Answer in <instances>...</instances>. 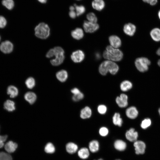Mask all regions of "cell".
<instances>
[{"label": "cell", "mask_w": 160, "mask_h": 160, "mask_svg": "<svg viewBox=\"0 0 160 160\" xmlns=\"http://www.w3.org/2000/svg\"><path fill=\"white\" fill-rule=\"evenodd\" d=\"M46 56L49 58L55 57V58L51 60L50 62L53 65L58 66L62 63L64 60V51L60 47H55L47 52Z\"/></svg>", "instance_id": "6da1fadb"}, {"label": "cell", "mask_w": 160, "mask_h": 160, "mask_svg": "<svg viewBox=\"0 0 160 160\" xmlns=\"http://www.w3.org/2000/svg\"><path fill=\"white\" fill-rule=\"evenodd\" d=\"M119 70L118 65L114 62L109 60L105 61L100 65L99 71L103 76L105 75L109 72L112 75L116 74Z\"/></svg>", "instance_id": "7a4b0ae2"}, {"label": "cell", "mask_w": 160, "mask_h": 160, "mask_svg": "<svg viewBox=\"0 0 160 160\" xmlns=\"http://www.w3.org/2000/svg\"><path fill=\"white\" fill-rule=\"evenodd\" d=\"M103 55L105 59L119 61L122 59L123 54L119 49L114 48L111 46H108L106 47V50L104 52Z\"/></svg>", "instance_id": "3957f363"}, {"label": "cell", "mask_w": 160, "mask_h": 160, "mask_svg": "<svg viewBox=\"0 0 160 160\" xmlns=\"http://www.w3.org/2000/svg\"><path fill=\"white\" fill-rule=\"evenodd\" d=\"M35 35L40 39H45L48 38L50 34V28L48 25L44 23H40L35 28Z\"/></svg>", "instance_id": "277c9868"}, {"label": "cell", "mask_w": 160, "mask_h": 160, "mask_svg": "<svg viewBox=\"0 0 160 160\" xmlns=\"http://www.w3.org/2000/svg\"><path fill=\"white\" fill-rule=\"evenodd\" d=\"M135 63L136 68L139 71L144 72L148 70L151 62L147 58L141 57L137 58Z\"/></svg>", "instance_id": "5b68a950"}, {"label": "cell", "mask_w": 160, "mask_h": 160, "mask_svg": "<svg viewBox=\"0 0 160 160\" xmlns=\"http://www.w3.org/2000/svg\"><path fill=\"white\" fill-rule=\"evenodd\" d=\"M133 145L136 154H143L145 153L146 145L144 141L140 140H137L134 142Z\"/></svg>", "instance_id": "8992f818"}, {"label": "cell", "mask_w": 160, "mask_h": 160, "mask_svg": "<svg viewBox=\"0 0 160 160\" xmlns=\"http://www.w3.org/2000/svg\"><path fill=\"white\" fill-rule=\"evenodd\" d=\"M84 28L86 32L92 33L97 30L99 25L96 23H93L87 21H84L83 24Z\"/></svg>", "instance_id": "52a82bcc"}, {"label": "cell", "mask_w": 160, "mask_h": 160, "mask_svg": "<svg viewBox=\"0 0 160 160\" xmlns=\"http://www.w3.org/2000/svg\"><path fill=\"white\" fill-rule=\"evenodd\" d=\"M128 97L127 95L124 93L120 95L116 99V102L118 105L121 108H124L128 105Z\"/></svg>", "instance_id": "ba28073f"}, {"label": "cell", "mask_w": 160, "mask_h": 160, "mask_svg": "<svg viewBox=\"0 0 160 160\" xmlns=\"http://www.w3.org/2000/svg\"><path fill=\"white\" fill-rule=\"evenodd\" d=\"M126 139L131 142H135L137 140L138 137V132L132 128L127 131L125 133Z\"/></svg>", "instance_id": "9c48e42d"}, {"label": "cell", "mask_w": 160, "mask_h": 160, "mask_svg": "<svg viewBox=\"0 0 160 160\" xmlns=\"http://www.w3.org/2000/svg\"><path fill=\"white\" fill-rule=\"evenodd\" d=\"M84 52L81 50H78L73 52L71 55L72 60L75 63L81 62L84 58Z\"/></svg>", "instance_id": "30bf717a"}, {"label": "cell", "mask_w": 160, "mask_h": 160, "mask_svg": "<svg viewBox=\"0 0 160 160\" xmlns=\"http://www.w3.org/2000/svg\"><path fill=\"white\" fill-rule=\"evenodd\" d=\"M125 113L127 116L129 118L134 119L138 116V111L136 107L131 106L126 109Z\"/></svg>", "instance_id": "8fae6325"}, {"label": "cell", "mask_w": 160, "mask_h": 160, "mask_svg": "<svg viewBox=\"0 0 160 160\" xmlns=\"http://www.w3.org/2000/svg\"><path fill=\"white\" fill-rule=\"evenodd\" d=\"M13 45L10 41H6L2 42L0 45L1 50L4 53H9L13 49Z\"/></svg>", "instance_id": "7c38bea8"}, {"label": "cell", "mask_w": 160, "mask_h": 160, "mask_svg": "<svg viewBox=\"0 0 160 160\" xmlns=\"http://www.w3.org/2000/svg\"><path fill=\"white\" fill-rule=\"evenodd\" d=\"M123 30L127 35L132 36L134 35L136 31V27L134 24L129 23L124 25Z\"/></svg>", "instance_id": "4fadbf2b"}, {"label": "cell", "mask_w": 160, "mask_h": 160, "mask_svg": "<svg viewBox=\"0 0 160 160\" xmlns=\"http://www.w3.org/2000/svg\"><path fill=\"white\" fill-rule=\"evenodd\" d=\"M111 46L114 48H118L121 45V41L120 38L116 35H112L109 38Z\"/></svg>", "instance_id": "5bb4252c"}, {"label": "cell", "mask_w": 160, "mask_h": 160, "mask_svg": "<svg viewBox=\"0 0 160 160\" xmlns=\"http://www.w3.org/2000/svg\"><path fill=\"white\" fill-rule=\"evenodd\" d=\"M92 113V110L89 107L85 106L81 110L80 117L82 119H89L91 117Z\"/></svg>", "instance_id": "9a60e30c"}, {"label": "cell", "mask_w": 160, "mask_h": 160, "mask_svg": "<svg viewBox=\"0 0 160 160\" xmlns=\"http://www.w3.org/2000/svg\"><path fill=\"white\" fill-rule=\"evenodd\" d=\"M17 147V144L12 141L6 143L4 145L5 150L9 153H12L15 151Z\"/></svg>", "instance_id": "2e32d148"}, {"label": "cell", "mask_w": 160, "mask_h": 160, "mask_svg": "<svg viewBox=\"0 0 160 160\" xmlns=\"http://www.w3.org/2000/svg\"><path fill=\"white\" fill-rule=\"evenodd\" d=\"M92 5L94 9L100 11L104 8L105 3L103 0H94L92 2Z\"/></svg>", "instance_id": "e0dca14e"}, {"label": "cell", "mask_w": 160, "mask_h": 160, "mask_svg": "<svg viewBox=\"0 0 160 160\" xmlns=\"http://www.w3.org/2000/svg\"><path fill=\"white\" fill-rule=\"evenodd\" d=\"M24 97L25 100L31 104L34 103L37 99L36 94L31 92H28L25 93Z\"/></svg>", "instance_id": "ac0fdd59"}, {"label": "cell", "mask_w": 160, "mask_h": 160, "mask_svg": "<svg viewBox=\"0 0 160 160\" xmlns=\"http://www.w3.org/2000/svg\"><path fill=\"white\" fill-rule=\"evenodd\" d=\"M72 37L75 39L79 40L84 36V34L83 30L80 28H77L71 32Z\"/></svg>", "instance_id": "d6986e66"}, {"label": "cell", "mask_w": 160, "mask_h": 160, "mask_svg": "<svg viewBox=\"0 0 160 160\" xmlns=\"http://www.w3.org/2000/svg\"><path fill=\"white\" fill-rule=\"evenodd\" d=\"M152 39L154 41L159 42L160 41V29L156 28L152 29L150 32Z\"/></svg>", "instance_id": "ffe728a7"}, {"label": "cell", "mask_w": 160, "mask_h": 160, "mask_svg": "<svg viewBox=\"0 0 160 160\" xmlns=\"http://www.w3.org/2000/svg\"><path fill=\"white\" fill-rule=\"evenodd\" d=\"M56 77L58 80L63 82H65L67 79L68 74L65 70H62L56 73Z\"/></svg>", "instance_id": "44dd1931"}, {"label": "cell", "mask_w": 160, "mask_h": 160, "mask_svg": "<svg viewBox=\"0 0 160 160\" xmlns=\"http://www.w3.org/2000/svg\"><path fill=\"white\" fill-rule=\"evenodd\" d=\"M132 87V83L129 80H125L122 81L120 84L121 90L123 92L127 91Z\"/></svg>", "instance_id": "7402d4cb"}, {"label": "cell", "mask_w": 160, "mask_h": 160, "mask_svg": "<svg viewBox=\"0 0 160 160\" xmlns=\"http://www.w3.org/2000/svg\"><path fill=\"white\" fill-rule=\"evenodd\" d=\"M115 148L119 151H124L127 147L126 143L123 141L118 140H116L114 143Z\"/></svg>", "instance_id": "603a6c76"}, {"label": "cell", "mask_w": 160, "mask_h": 160, "mask_svg": "<svg viewBox=\"0 0 160 160\" xmlns=\"http://www.w3.org/2000/svg\"><path fill=\"white\" fill-rule=\"evenodd\" d=\"M112 121L114 125L121 127L123 123V120L120 113H115L112 117Z\"/></svg>", "instance_id": "cb8c5ba5"}, {"label": "cell", "mask_w": 160, "mask_h": 160, "mask_svg": "<svg viewBox=\"0 0 160 160\" xmlns=\"http://www.w3.org/2000/svg\"><path fill=\"white\" fill-rule=\"evenodd\" d=\"M7 93L11 98H14L17 96L18 94V90L15 87L10 85L7 89Z\"/></svg>", "instance_id": "d4e9b609"}, {"label": "cell", "mask_w": 160, "mask_h": 160, "mask_svg": "<svg viewBox=\"0 0 160 160\" xmlns=\"http://www.w3.org/2000/svg\"><path fill=\"white\" fill-rule=\"evenodd\" d=\"M4 108L9 111H12L15 109V103L10 100H7L4 102Z\"/></svg>", "instance_id": "484cf974"}, {"label": "cell", "mask_w": 160, "mask_h": 160, "mask_svg": "<svg viewBox=\"0 0 160 160\" xmlns=\"http://www.w3.org/2000/svg\"><path fill=\"white\" fill-rule=\"evenodd\" d=\"M77 145L72 142L68 143L66 145V149L67 152L70 154L75 153L77 150Z\"/></svg>", "instance_id": "4316f807"}, {"label": "cell", "mask_w": 160, "mask_h": 160, "mask_svg": "<svg viewBox=\"0 0 160 160\" xmlns=\"http://www.w3.org/2000/svg\"><path fill=\"white\" fill-rule=\"evenodd\" d=\"M99 146V143L97 141L93 140L89 143V147L92 152L95 153L98 151Z\"/></svg>", "instance_id": "83f0119b"}, {"label": "cell", "mask_w": 160, "mask_h": 160, "mask_svg": "<svg viewBox=\"0 0 160 160\" xmlns=\"http://www.w3.org/2000/svg\"><path fill=\"white\" fill-rule=\"evenodd\" d=\"M78 154L80 158L82 159H85L89 157V150L87 148H83L79 151Z\"/></svg>", "instance_id": "f1b7e54d"}, {"label": "cell", "mask_w": 160, "mask_h": 160, "mask_svg": "<svg viewBox=\"0 0 160 160\" xmlns=\"http://www.w3.org/2000/svg\"><path fill=\"white\" fill-rule=\"evenodd\" d=\"M151 121L150 119L145 118L141 121L140 127L143 129H146L151 126Z\"/></svg>", "instance_id": "f546056e"}, {"label": "cell", "mask_w": 160, "mask_h": 160, "mask_svg": "<svg viewBox=\"0 0 160 160\" xmlns=\"http://www.w3.org/2000/svg\"><path fill=\"white\" fill-rule=\"evenodd\" d=\"M25 84L28 88L32 89L35 85V80L33 78L29 77L26 80Z\"/></svg>", "instance_id": "4dcf8cb0"}, {"label": "cell", "mask_w": 160, "mask_h": 160, "mask_svg": "<svg viewBox=\"0 0 160 160\" xmlns=\"http://www.w3.org/2000/svg\"><path fill=\"white\" fill-rule=\"evenodd\" d=\"M2 4L3 6L9 10L12 9L14 6L13 0H3Z\"/></svg>", "instance_id": "1f68e13d"}, {"label": "cell", "mask_w": 160, "mask_h": 160, "mask_svg": "<svg viewBox=\"0 0 160 160\" xmlns=\"http://www.w3.org/2000/svg\"><path fill=\"white\" fill-rule=\"evenodd\" d=\"M74 6L75 7L76 12L77 16L82 15L85 11V7L83 5H77L76 4H74Z\"/></svg>", "instance_id": "d6a6232c"}, {"label": "cell", "mask_w": 160, "mask_h": 160, "mask_svg": "<svg viewBox=\"0 0 160 160\" xmlns=\"http://www.w3.org/2000/svg\"><path fill=\"white\" fill-rule=\"evenodd\" d=\"M44 150L47 153H52L55 151V148L54 146L52 143H49L45 146Z\"/></svg>", "instance_id": "836d02e7"}, {"label": "cell", "mask_w": 160, "mask_h": 160, "mask_svg": "<svg viewBox=\"0 0 160 160\" xmlns=\"http://www.w3.org/2000/svg\"><path fill=\"white\" fill-rule=\"evenodd\" d=\"M87 18L89 21L96 23L97 19L95 14L93 12H90L87 14Z\"/></svg>", "instance_id": "e575fe53"}, {"label": "cell", "mask_w": 160, "mask_h": 160, "mask_svg": "<svg viewBox=\"0 0 160 160\" xmlns=\"http://www.w3.org/2000/svg\"><path fill=\"white\" fill-rule=\"evenodd\" d=\"M107 108L106 106L103 104L99 105L97 107L98 113L100 114H105L107 112Z\"/></svg>", "instance_id": "d590c367"}, {"label": "cell", "mask_w": 160, "mask_h": 160, "mask_svg": "<svg viewBox=\"0 0 160 160\" xmlns=\"http://www.w3.org/2000/svg\"><path fill=\"white\" fill-rule=\"evenodd\" d=\"M11 156L9 154L4 152H0V160H12Z\"/></svg>", "instance_id": "8d00e7d4"}, {"label": "cell", "mask_w": 160, "mask_h": 160, "mask_svg": "<svg viewBox=\"0 0 160 160\" xmlns=\"http://www.w3.org/2000/svg\"><path fill=\"white\" fill-rule=\"evenodd\" d=\"M84 97V94L81 92L77 94L73 95L72 97V99L73 101L77 102L82 99Z\"/></svg>", "instance_id": "74e56055"}, {"label": "cell", "mask_w": 160, "mask_h": 160, "mask_svg": "<svg viewBox=\"0 0 160 160\" xmlns=\"http://www.w3.org/2000/svg\"><path fill=\"white\" fill-rule=\"evenodd\" d=\"M108 129L104 127H101L99 130V134L102 136L104 137L107 136L108 134Z\"/></svg>", "instance_id": "f35d334b"}, {"label": "cell", "mask_w": 160, "mask_h": 160, "mask_svg": "<svg viewBox=\"0 0 160 160\" xmlns=\"http://www.w3.org/2000/svg\"><path fill=\"white\" fill-rule=\"evenodd\" d=\"M8 137L7 135H0V148H2L4 145V142L6 141Z\"/></svg>", "instance_id": "ab89813d"}, {"label": "cell", "mask_w": 160, "mask_h": 160, "mask_svg": "<svg viewBox=\"0 0 160 160\" xmlns=\"http://www.w3.org/2000/svg\"><path fill=\"white\" fill-rule=\"evenodd\" d=\"M6 24L7 21L5 18L2 16H0V28H4Z\"/></svg>", "instance_id": "60d3db41"}, {"label": "cell", "mask_w": 160, "mask_h": 160, "mask_svg": "<svg viewBox=\"0 0 160 160\" xmlns=\"http://www.w3.org/2000/svg\"><path fill=\"white\" fill-rule=\"evenodd\" d=\"M71 92L73 95L77 94L81 92L80 90L77 88H73L71 90Z\"/></svg>", "instance_id": "b9f144b4"}, {"label": "cell", "mask_w": 160, "mask_h": 160, "mask_svg": "<svg viewBox=\"0 0 160 160\" xmlns=\"http://www.w3.org/2000/svg\"><path fill=\"white\" fill-rule=\"evenodd\" d=\"M69 15L72 18H74L77 16L76 12L74 10H70L69 12Z\"/></svg>", "instance_id": "7bdbcfd3"}, {"label": "cell", "mask_w": 160, "mask_h": 160, "mask_svg": "<svg viewBox=\"0 0 160 160\" xmlns=\"http://www.w3.org/2000/svg\"><path fill=\"white\" fill-rule=\"evenodd\" d=\"M158 2L157 0H151L149 4L151 6H154L156 5Z\"/></svg>", "instance_id": "ee69618b"}, {"label": "cell", "mask_w": 160, "mask_h": 160, "mask_svg": "<svg viewBox=\"0 0 160 160\" xmlns=\"http://www.w3.org/2000/svg\"><path fill=\"white\" fill-rule=\"evenodd\" d=\"M156 53L157 54L160 56V47H159L157 50ZM158 65L160 67V59H159L157 62Z\"/></svg>", "instance_id": "f6af8a7d"}, {"label": "cell", "mask_w": 160, "mask_h": 160, "mask_svg": "<svg viewBox=\"0 0 160 160\" xmlns=\"http://www.w3.org/2000/svg\"><path fill=\"white\" fill-rule=\"evenodd\" d=\"M39 2L42 3H45L47 0H38Z\"/></svg>", "instance_id": "bcb514c9"}, {"label": "cell", "mask_w": 160, "mask_h": 160, "mask_svg": "<svg viewBox=\"0 0 160 160\" xmlns=\"http://www.w3.org/2000/svg\"><path fill=\"white\" fill-rule=\"evenodd\" d=\"M70 10H74L75 9V8L74 6H71L69 8Z\"/></svg>", "instance_id": "7dc6e473"}, {"label": "cell", "mask_w": 160, "mask_h": 160, "mask_svg": "<svg viewBox=\"0 0 160 160\" xmlns=\"http://www.w3.org/2000/svg\"><path fill=\"white\" fill-rule=\"evenodd\" d=\"M144 2L149 4V2L151 0H142Z\"/></svg>", "instance_id": "c3c4849f"}, {"label": "cell", "mask_w": 160, "mask_h": 160, "mask_svg": "<svg viewBox=\"0 0 160 160\" xmlns=\"http://www.w3.org/2000/svg\"><path fill=\"white\" fill-rule=\"evenodd\" d=\"M158 16L159 19L160 20V10H159L158 12Z\"/></svg>", "instance_id": "681fc988"}, {"label": "cell", "mask_w": 160, "mask_h": 160, "mask_svg": "<svg viewBox=\"0 0 160 160\" xmlns=\"http://www.w3.org/2000/svg\"><path fill=\"white\" fill-rule=\"evenodd\" d=\"M158 112H159V115L160 116V108L159 109Z\"/></svg>", "instance_id": "f907efd6"}, {"label": "cell", "mask_w": 160, "mask_h": 160, "mask_svg": "<svg viewBox=\"0 0 160 160\" xmlns=\"http://www.w3.org/2000/svg\"><path fill=\"white\" fill-rule=\"evenodd\" d=\"M97 160H103V159H100Z\"/></svg>", "instance_id": "816d5d0a"}, {"label": "cell", "mask_w": 160, "mask_h": 160, "mask_svg": "<svg viewBox=\"0 0 160 160\" xmlns=\"http://www.w3.org/2000/svg\"><path fill=\"white\" fill-rule=\"evenodd\" d=\"M116 160H121L119 159H116Z\"/></svg>", "instance_id": "f5cc1de1"}, {"label": "cell", "mask_w": 160, "mask_h": 160, "mask_svg": "<svg viewBox=\"0 0 160 160\" xmlns=\"http://www.w3.org/2000/svg\"></svg>", "instance_id": "db71d44e"}, {"label": "cell", "mask_w": 160, "mask_h": 160, "mask_svg": "<svg viewBox=\"0 0 160 160\" xmlns=\"http://www.w3.org/2000/svg\"></svg>", "instance_id": "11a10c76"}]
</instances>
